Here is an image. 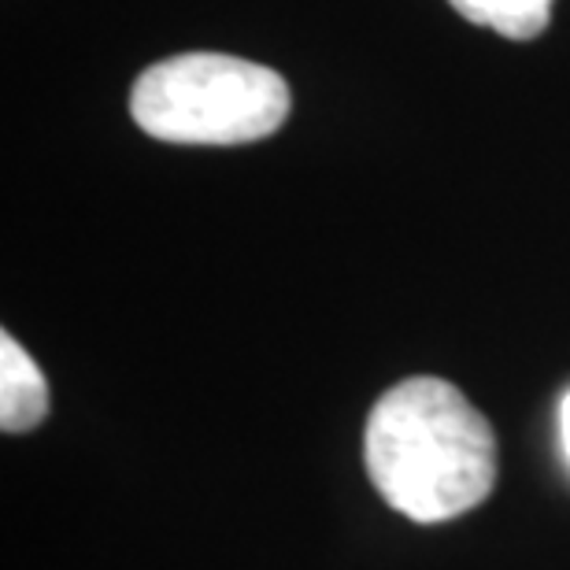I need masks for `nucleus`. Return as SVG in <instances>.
<instances>
[{
    "label": "nucleus",
    "mask_w": 570,
    "mask_h": 570,
    "mask_svg": "<svg viewBox=\"0 0 570 570\" xmlns=\"http://www.w3.org/2000/svg\"><path fill=\"white\" fill-rule=\"evenodd\" d=\"M374 489L412 522H449L497 482L489 419L444 379H407L379 396L363 433Z\"/></svg>",
    "instance_id": "f257e3e1"
},
{
    "label": "nucleus",
    "mask_w": 570,
    "mask_h": 570,
    "mask_svg": "<svg viewBox=\"0 0 570 570\" xmlns=\"http://www.w3.org/2000/svg\"><path fill=\"white\" fill-rule=\"evenodd\" d=\"M130 116L170 145H248L289 119V86L242 56L181 52L141 71L130 89Z\"/></svg>",
    "instance_id": "f03ea898"
},
{
    "label": "nucleus",
    "mask_w": 570,
    "mask_h": 570,
    "mask_svg": "<svg viewBox=\"0 0 570 570\" xmlns=\"http://www.w3.org/2000/svg\"><path fill=\"white\" fill-rule=\"evenodd\" d=\"M49 415V385L30 352L11 334H0V426L27 433Z\"/></svg>",
    "instance_id": "7ed1b4c3"
},
{
    "label": "nucleus",
    "mask_w": 570,
    "mask_h": 570,
    "mask_svg": "<svg viewBox=\"0 0 570 570\" xmlns=\"http://www.w3.org/2000/svg\"><path fill=\"white\" fill-rule=\"evenodd\" d=\"M466 22L497 30L500 38L530 41L552 22V0H449Z\"/></svg>",
    "instance_id": "20e7f679"
},
{
    "label": "nucleus",
    "mask_w": 570,
    "mask_h": 570,
    "mask_svg": "<svg viewBox=\"0 0 570 570\" xmlns=\"http://www.w3.org/2000/svg\"><path fill=\"white\" fill-rule=\"evenodd\" d=\"M560 438H563V452L570 460V393L563 396V404H560Z\"/></svg>",
    "instance_id": "39448f33"
}]
</instances>
